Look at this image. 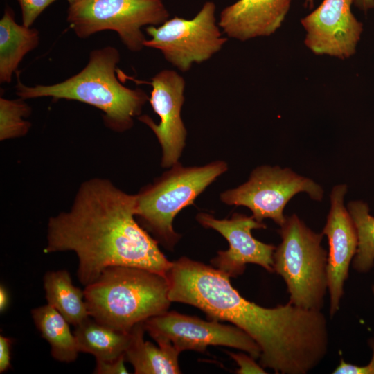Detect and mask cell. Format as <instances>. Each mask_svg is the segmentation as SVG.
Listing matches in <instances>:
<instances>
[{"label":"cell","instance_id":"obj_1","mask_svg":"<svg viewBox=\"0 0 374 374\" xmlns=\"http://www.w3.org/2000/svg\"><path fill=\"white\" fill-rule=\"evenodd\" d=\"M169 299L195 306L211 320L228 321L248 334L261 350L260 364L276 373L306 374L326 357L327 320L321 310L290 301L275 308L251 302L220 269L182 257L166 274Z\"/></svg>","mask_w":374,"mask_h":374},{"label":"cell","instance_id":"obj_2","mask_svg":"<svg viewBox=\"0 0 374 374\" xmlns=\"http://www.w3.org/2000/svg\"><path fill=\"white\" fill-rule=\"evenodd\" d=\"M136 195L93 178L80 186L71 209L50 217L44 253L74 251L87 286L109 267L145 269L164 276L172 262L136 220Z\"/></svg>","mask_w":374,"mask_h":374},{"label":"cell","instance_id":"obj_3","mask_svg":"<svg viewBox=\"0 0 374 374\" xmlns=\"http://www.w3.org/2000/svg\"><path fill=\"white\" fill-rule=\"evenodd\" d=\"M120 53L113 46H105L90 53L86 66L78 73L52 85L24 84L17 75L16 94L22 99L51 97L78 100L92 105L103 112L107 127L116 132L130 129L134 118L141 116L149 100L141 89L123 86L116 76Z\"/></svg>","mask_w":374,"mask_h":374},{"label":"cell","instance_id":"obj_4","mask_svg":"<svg viewBox=\"0 0 374 374\" xmlns=\"http://www.w3.org/2000/svg\"><path fill=\"white\" fill-rule=\"evenodd\" d=\"M84 294L91 318L123 332L168 311L171 303L166 276L132 267L107 268Z\"/></svg>","mask_w":374,"mask_h":374},{"label":"cell","instance_id":"obj_5","mask_svg":"<svg viewBox=\"0 0 374 374\" xmlns=\"http://www.w3.org/2000/svg\"><path fill=\"white\" fill-rule=\"evenodd\" d=\"M280 227L281 242L274 252V270L285 280L290 303L321 310L328 290L324 235L313 231L296 214L286 217Z\"/></svg>","mask_w":374,"mask_h":374},{"label":"cell","instance_id":"obj_6","mask_svg":"<svg viewBox=\"0 0 374 374\" xmlns=\"http://www.w3.org/2000/svg\"><path fill=\"white\" fill-rule=\"evenodd\" d=\"M170 168L136 195V217L168 249L181 238L172 227L175 217L193 204L228 166L225 161L218 160L193 167H184L177 162Z\"/></svg>","mask_w":374,"mask_h":374},{"label":"cell","instance_id":"obj_7","mask_svg":"<svg viewBox=\"0 0 374 374\" xmlns=\"http://www.w3.org/2000/svg\"><path fill=\"white\" fill-rule=\"evenodd\" d=\"M168 17L161 0H80L69 5L66 20L80 38L114 30L130 51L137 52L146 40L141 27L161 25Z\"/></svg>","mask_w":374,"mask_h":374},{"label":"cell","instance_id":"obj_8","mask_svg":"<svg viewBox=\"0 0 374 374\" xmlns=\"http://www.w3.org/2000/svg\"><path fill=\"white\" fill-rule=\"evenodd\" d=\"M300 193L314 201L323 197L322 187L312 179L289 168L263 165L251 172L247 181L221 193L220 199L227 205L247 207L258 222L270 218L280 226L286 218L285 206Z\"/></svg>","mask_w":374,"mask_h":374},{"label":"cell","instance_id":"obj_9","mask_svg":"<svg viewBox=\"0 0 374 374\" xmlns=\"http://www.w3.org/2000/svg\"><path fill=\"white\" fill-rule=\"evenodd\" d=\"M215 12V3L207 1L191 19L175 17L158 27L149 26L145 30L151 39L144 46L159 50L168 62L186 72L193 63L210 59L227 40L216 24Z\"/></svg>","mask_w":374,"mask_h":374},{"label":"cell","instance_id":"obj_10","mask_svg":"<svg viewBox=\"0 0 374 374\" xmlns=\"http://www.w3.org/2000/svg\"><path fill=\"white\" fill-rule=\"evenodd\" d=\"M145 331L157 341L171 343L180 352H204L208 346H224L247 353L259 359L261 350L257 343L235 326L205 321L199 317L166 311L143 322Z\"/></svg>","mask_w":374,"mask_h":374},{"label":"cell","instance_id":"obj_11","mask_svg":"<svg viewBox=\"0 0 374 374\" xmlns=\"http://www.w3.org/2000/svg\"><path fill=\"white\" fill-rule=\"evenodd\" d=\"M197 222L204 227L220 233L228 241L229 247L219 251L211 262L230 278L241 275L248 263L262 267L273 272V255L276 247L256 240L251 234L253 229H265L266 224L257 221L252 215L235 213L230 219L218 220L206 213L197 215Z\"/></svg>","mask_w":374,"mask_h":374},{"label":"cell","instance_id":"obj_12","mask_svg":"<svg viewBox=\"0 0 374 374\" xmlns=\"http://www.w3.org/2000/svg\"><path fill=\"white\" fill-rule=\"evenodd\" d=\"M352 0H323L301 20L305 30L304 44L313 53L341 60L356 53L363 24L351 12Z\"/></svg>","mask_w":374,"mask_h":374},{"label":"cell","instance_id":"obj_13","mask_svg":"<svg viewBox=\"0 0 374 374\" xmlns=\"http://www.w3.org/2000/svg\"><path fill=\"white\" fill-rule=\"evenodd\" d=\"M150 84L152 90L149 101L160 122L155 123L147 115L138 118L157 136L162 148L161 166L169 168L179 162L186 145L187 131L181 116L185 80L175 71L164 69L152 78Z\"/></svg>","mask_w":374,"mask_h":374},{"label":"cell","instance_id":"obj_14","mask_svg":"<svg viewBox=\"0 0 374 374\" xmlns=\"http://www.w3.org/2000/svg\"><path fill=\"white\" fill-rule=\"evenodd\" d=\"M347 190L346 184L332 188L330 194V208L322 231L328 241L326 272L331 317L339 309L344 283L358 245L355 225L344 205Z\"/></svg>","mask_w":374,"mask_h":374},{"label":"cell","instance_id":"obj_15","mask_svg":"<svg viewBox=\"0 0 374 374\" xmlns=\"http://www.w3.org/2000/svg\"><path fill=\"white\" fill-rule=\"evenodd\" d=\"M292 0H239L221 12L219 26L229 37L246 41L274 33Z\"/></svg>","mask_w":374,"mask_h":374},{"label":"cell","instance_id":"obj_16","mask_svg":"<svg viewBox=\"0 0 374 374\" xmlns=\"http://www.w3.org/2000/svg\"><path fill=\"white\" fill-rule=\"evenodd\" d=\"M143 322L131 330V340L125 356L136 374H179L178 357L181 353L171 343L161 341L158 346L143 338Z\"/></svg>","mask_w":374,"mask_h":374},{"label":"cell","instance_id":"obj_17","mask_svg":"<svg viewBox=\"0 0 374 374\" xmlns=\"http://www.w3.org/2000/svg\"><path fill=\"white\" fill-rule=\"evenodd\" d=\"M35 28L18 24L10 7L0 20V82L9 83L24 57L39 44Z\"/></svg>","mask_w":374,"mask_h":374},{"label":"cell","instance_id":"obj_18","mask_svg":"<svg viewBox=\"0 0 374 374\" xmlns=\"http://www.w3.org/2000/svg\"><path fill=\"white\" fill-rule=\"evenodd\" d=\"M80 352L93 355L96 360L107 361L124 355L131 340V331L123 332L89 317L74 331Z\"/></svg>","mask_w":374,"mask_h":374},{"label":"cell","instance_id":"obj_19","mask_svg":"<svg viewBox=\"0 0 374 374\" xmlns=\"http://www.w3.org/2000/svg\"><path fill=\"white\" fill-rule=\"evenodd\" d=\"M44 287L47 303L57 310L69 323L76 327L90 317L84 290L73 285L67 271L46 272Z\"/></svg>","mask_w":374,"mask_h":374},{"label":"cell","instance_id":"obj_20","mask_svg":"<svg viewBox=\"0 0 374 374\" xmlns=\"http://www.w3.org/2000/svg\"><path fill=\"white\" fill-rule=\"evenodd\" d=\"M37 328L51 346L52 357L60 362H74L80 353L74 333L69 323L49 304L31 311Z\"/></svg>","mask_w":374,"mask_h":374},{"label":"cell","instance_id":"obj_21","mask_svg":"<svg viewBox=\"0 0 374 374\" xmlns=\"http://www.w3.org/2000/svg\"><path fill=\"white\" fill-rule=\"evenodd\" d=\"M346 208L355 225L358 245L353 260V268L359 273L369 271L374 266V216L367 203L350 202Z\"/></svg>","mask_w":374,"mask_h":374},{"label":"cell","instance_id":"obj_22","mask_svg":"<svg viewBox=\"0 0 374 374\" xmlns=\"http://www.w3.org/2000/svg\"><path fill=\"white\" fill-rule=\"evenodd\" d=\"M30 114V107L24 99L8 100L0 98V139L24 136L29 130L30 123L24 118Z\"/></svg>","mask_w":374,"mask_h":374},{"label":"cell","instance_id":"obj_23","mask_svg":"<svg viewBox=\"0 0 374 374\" xmlns=\"http://www.w3.org/2000/svg\"><path fill=\"white\" fill-rule=\"evenodd\" d=\"M22 14L23 25L30 27L39 15L56 0H17Z\"/></svg>","mask_w":374,"mask_h":374},{"label":"cell","instance_id":"obj_24","mask_svg":"<svg viewBox=\"0 0 374 374\" xmlns=\"http://www.w3.org/2000/svg\"><path fill=\"white\" fill-rule=\"evenodd\" d=\"M228 354L239 366V368L236 371L237 373H267L263 367L260 364H258L255 362V359L249 355L232 352H228Z\"/></svg>","mask_w":374,"mask_h":374},{"label":"cell","instance_id":"obj_25","mask_svg":"<svg viewBox=\"0 0 374 374\" xmlns=\"http://www.w3.org/2000/svg\"><path fill=\"white\" fill-rule=\"evenodd\" d=\"M370 346L373 350L372 358L366 366H357L346 362L341 359L339 364L334 370V374H374V339L370 340Z\"/></svg>","mask_w":374,"mask_h":374},{"label":"cell","instance_id":"obj_26","mask_svg":"<svg viewBox=\"0 0 374 374\" xmlns=\"http://www.w3.org/2000/svg\"><path fill=\"white\" fill-rule=\"evenodd\" d=\"M125 354L112 360H96L94 373L97 374H121L129 373L125 366Z\"/></svg>","mask_w":374,"mask_h":374},{"label":"cell","instance_id":"obj_27","mask_svg":"<svg viewBox=\"0 0 374 374\" xmlns=\"http://www.w3.org/2000/svg\"><path fill=\"white\" fill-rule=\"evenodd\" d=\"M11 339L0 336V373H3L10 366Z\"/></svg>","mask_w":374,"mask_h":374},{"label":"cell","instance_id":"obj_28","mask_svg":"<svg viewBox=\"0 0 374 374\" xmlns=\"http://www.w3.org/2000/svg\"><path fill=\"white\" fill-rule=\"evenodd\" d=\"M9 303V295L6 288L1 285L0 286V311L2 312L7 308Z\"/></svg>","mask_w":374,"mask_h":374},{"label":"cell","instance_id":"obj_29","mask_svg":"<svg viewBox=\"0 0 374 374\" xmlns=\"http://www.w3.org/2000/svg\"><path fill=\"white\" fill-rule=\"evenodd\" d=\"M353 3L359 10L364 12L374 9V0H352Z\"/></svg>","mask_w":374,"mask_h":374},{"label":"cell","instance_id":"obj_30","mask_svg":"<svg viewBox=\"0 0 374 374\" xmlns=\"http://www.w3.org/2000/svg\"><path fill=\"white\" fill-rule=\"evenodd\" d=\"M314 0H305V5L308 6L310 8H312L313 6Z\"/></svg>","mask_w":374,"mask_h":374},{"label":"cell","instance_id":"obj_31","mask_svg":"<svg viewBox=\"0 0 374 374\" xmlns=\"http://www.w3.org/2000/svg\"><path fill=\"white\" fill-rule=\"evenodd\" d=\"M66 1L69 2V5H71V4H73V3L80 1V0H66Z\"/></svg>","mask_w":374,"mask_h":374},{"label":"cell","instance_id":"obj_32","mask_svg":"<svg viewBox=\"0 0 374 374\" xmlns=\"http://www.w3.org/2000/svg\"><path fill=\"white\" fill-rule=\"evenodd\" d=\"M372 291H373V294H374V285H373V287H372Z\"/></svg>","mask_w":374,"mask_h":374}]
</instances>
